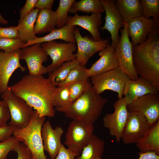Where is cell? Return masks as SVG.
<instances>
[{
  "mask_svg": "<svg viewBox=\"0 0 159 159\" xmlns=\"http://www.w3.org/2000/svg\"><path fill=\"white\" fill-rule=\"evenodd\" d=\"M9 87L13 94L24 99L40 116L54 117L52 101L56 87L48 78L28 74Z\"/></svg>",
  "mask_w": 159,
  "mask_h": 159,
  "instance_id": "cell-1",
  "label": "cell"
},
{
  "mask_svg": "<svg viewBox=\"0 0 159 159\" xmlns=\"http://www.w3.org/2000/svg\"><path fill=\"white\" fill-rule=\"evenodd\" d=\"M132 59L139 77L159 91V24H155L145 42L133 47Z\"/></svg>",
  "mask_w": 159,
  "mask_h": 159,
  "instance_id": "cell-2",
  "label": "cell"
},
{
  "mask_svg": "<svg viewBox=\"0 0 159 159\" xmlns=\"http://www.w3.org/2000/svg\"><path fill=\"white\" fill-rule=\"evenodd\" d=\"M107 102V99L98 94L91 85L68 106L57 111L72 120L93 124L100 115Z\"/></svg>",
  "mask_w": 159,
  "mask_h": 159,
  "instance_id": "cell-3",
  "label": "cell"
},
{
  "mask_svg": "<svg viewBox=\"0 0 159 159\" xmlns=\"http://www.w3.org/2000/svg\"><path fill=\"white\" fill-rule=\"evenodd\" d=\"M46 119V117L40 116L37 112L34 110L29 124L23 128L15 129L13 134L19 142L28 148L33 159H47L41 134L42 127Z\"/></svg>",
  "mask_w": 159,
  "mask_h": 159,
  "instance_id": "cell-4",
  "label": "cell"
},
{
  "mask_svg": "<svg viewBox=\"0 0 159 159\" xmlns=\"http://www.w3.org/2000/svg\"><path fill=\"white\" fill-rule=\"evenodd\" d=\"M1 97L6 103L10 115L8 125L15 129L26 127L32 117L33 108L24 99L13 94L9 86L2 93Z\"/></svg>",
  "mask_w": 159,
  "mask_h": 159,
  "instance_id": "cell-5",
  "label": "cell"
},
{
  "mask_svg": "<svg viewBox=\"0 0 159 159\" xmlns=\"http://www.w3.org/2000/svg\"><path fill=\"white\" fill-rule=\"evenodd\" d=\"M94 130L93 124L72 120L65 134L64 144L68 149L80 155L91 139Z\"/></svg>",
  "mask_w": 159,
  "mask_h": 159,
  "instance_id": "cell-6",
  "label": "cell"
},
{
  "mask_svg": "<svg viewBox=\"0 0 159 159\" xmlns=\"http://www.w3.org/2000/svg\"><path fill=\"white\" fill-rule=\"evenodd\" d=\"M130 79L118 67L91 77L92 85L98 94H100L106 90H111L117 93L118 99L123 97L125 86Z\"/></svg>",
  "mask_w": 159,
  "mask_h": 159,
  "instance_id": "cell-7",
  "label": "cell"
},
{
  "mask_svg": "<svg viewBox=\"0 0 159 159\" xmlns=\"http://www.w3.org/2000/svg\"><path fill=\"white\" fill-rule=\"evenodd\" d=\"M116 47L115 49L118 68L127 75L131 80H135L139 77L135 68L132 59L133 45L129 39L127 31V24L124 22L123 29Z\"/></svg>",
  "mask_w": 159,
  "mask_h": 159,
  "instance_id": "cell-8",
  "label": "cell"
},
{
  "mask_svg": "<svg viewBox=\"0 0 159 159\" xmlns=\"http://www.w3.org/2000/svg\"><path fill=\"white\" fill-rule=\"evenodd\" d=\"M43 49L52 60L51 64L47 66L49 73L60 66L64 63L76 59L75 42H58L52 41L40 44Z\"/></svg>",
  "mask_w": 159,
  "mask_h": 159,
  "instance_id": "cell-9",
  "label": "cell"
},
{
  "mask_svg": "<svg viewBox=\"0 0 159 159\" xmlns=\"http://www.w3.org/2000/svg\"><path fill=\"white\" fill-rule=\"evenodd\" d=\"M124 97L116 101L113 104L114 111L112 113L106 114L103 119V125L108 129L110 134L119 143L128 117L129 112Z\"/></svg>",
  "mask_w": 159,
  "mask_h": 159,
  "instance_id": "cell-10",
  "label": "cell"
},
{
  "mask_svg": "<svg viewBox=\"0 0 159 159\" xmlns=\"http://www.w3.org/2000/svg\"><path fill=\"white\" fill-rule=\"evenodd\" d=\"M74 34L77 42V51L76 54L77 59L80 65L85 66L90 58L95 53L100 52L110 44L108 38L96 41L87 35L82 37L80 29L75 27Z\"/></svg>",
  "mask_w": 159,
  "mask_h": 159,
  "instance_id": "cell-11",
  "label": "cell"
},
{
  "mask_svg": "<svg viewBox=\"0 0 159 159\" xmlns=\"http://www.w3.org/2000/svg\"><path fill=\"white\" fill-rule=\"evenodd\" d=\"M22 49L20 59L25 61L29 74L39 76L48 73L47 67L44 66L43 63L47 60L48 55L40 44H35Z\"/></svg>",
  "mask_w": 159,
  "mask_h": 159,
  "instance_id": "cell-12",
  "label": "cell"
},
{
  "mask_svg": "<svg viewBox=\"0 0 159 159\" xmlns=\"http://www.w3.org/2000/svg\"><path fill=\"white\" fill-rule=\"evenodd\" d=\"M129 112L138 113L146 117L151 125L159 120V95L148 94L127 105Z\"/></svg>",
  "mask_w": 159,
  "mask_h": 159,
  "instance_id": "cell-13",
  "label": "cell"
},
{
  "mask_svg": "<svg viewBox=\"0 0 159 159\" xmlns=\"http://www.w3.org/2000/svg\"><path fill=\"white\" fill-rule=\"evenodd\" d=\"M150 126L144 116L138 113L129 112L121 140L125 144H136L143 137Z\"/></svg>",
  "mask_w": 159,
  "mask_h": 159,
  "instance_id": "cell-14",
  "label": "cell"
},
{
  "mask_svg": "<svg viewBox=\"0 0 159 159\" xmlns=\"http://www.w3.org/2000/svg\"><path fill=\"white\" fill-rule=\"evenodd\" d=\"M115 0H100L104 8L105 22L103 26L99 27L102 30H107L111 35L112 42L111 45L115 48L119 39V32L120 28L124 27V21L117 9Z\"/></svg>",
  "mask_w": 159,
  "mask_h": 159,
  "instance_id": "cell-15",
  "label": "cell"
},
{
  "mask_svg": "<svg viewBox=\"0 0 159 159\" xmlns=\"http://www.w3.org/2000/svg\"><path fill=\"white\" fill-rule=\"evenodd\" d=\"M21 49L7 53L0 50V89L2 93L8 87L9 80L16 69L23 71L26 68L20 63Z\"/></svg>",
  "mask_w": 159,
  "mask_h": 159,
  "instance_id": "cell-16",
  "label": "cell"
},
{
  "mask_svg": "<svg viewBox=\"0 0 159 159\" xmlns=\"http://www.w3.org/2000/svg\"><path fill=\"white\" fill-rule=\"evenodd\" d=\"M127 24L128 35L131 38L133 46L145 42L155 26L153 19L147 18L143 16L133 18Z\"/></svg>",
  "mask_w": 159,
  "mask_h": 159,
  "instance_id": "cell-17",
  "label": "cell"
},
{
  "mask_svg": "<svg viewBox=\"0 0 159 159\" xmlns=\"http://www.w3.org/2000/svg\"><path fill=\"white\" fill-rule=\"evenodd\" d=\"M64 132L63 129L60 127L53 129L49 120L44 122L42 126L41 134L44 149L51 159H54L57 155L62 145L61 139Z\"/></svg>",
  "mask_w": 159,
  "mask_h": 159,
  "instance_id": "cell-18",
  "label": "cell"
},
{
  "mask_svg": "<svg viewBox=\"0 0 159 159\" xmlns=\"http://www.w3.org/2000/svg\"><path fill=\"white\" fill-rule=\"evenodd\" d=\"M102 23L101 14L92 13L88 16L80 15L76 13L73 16L68 15L66 24L81 27L90 33L94 40L97 41L102 39L99 29Z\"/></svg>",
  "mask_w": 159,
  "mask_h": 159,
  "instance_id": "cell-19",
  "label": "cell"
},
{
  "mask_svg": "<svg viewBox=\"0 0 159 159\" xmlns=\"http://www.w3.org/2000/svg\"><path fill=\"white\" fill-rule=\"evenodd\" d=\"M159 94V91L148 81L139 77L130 79L126 83L123 95L127 105L138 98L148 94Z\"/></svg>",
  "mask_w": 159,
  "mask_h": 159,
  "instance_id": "cell-20",
  "label": "cell"
},
{
  "mask_svg": "<svg viewBox=\"0 0 159 159\" xmlns=\"http://www.w3.org/2000/svg\"><path fill=\"white\" fill-rule=\"evenodd\" d=\"M99 55L100 58L87 69L89 78L118 67L115 49L110 44L100 51Z\"/></svg>",
  "mask_w": 159,
  "mask_h": 159,
  "instance_id": "cell-21",
  "label": "cell"
},
{
  "mask_svg": "<svg viewBox=\"0 0 159 159\" xmlns=\"http://www.w3.org/2000/svg\"><path fill=\"white\" fill-rule=\"evenodd\" d=\"M75 28V26L66 24L60 28H55L48 34L42 37H37L34 40L25 43L23 48L35 44H41L57 39L62 40L67 42H75L74 34Z\"/></svg>",
  "mask_w": 159,
  "mask_h": 159,
  "instance_id": "cell-22",
  "label": "cell"
},
{
  "mask_svg": "<svg viewBox=\"0 0 159 159\" xmlns=\"http://www.w3.org/2000/svg\"><path fill=\"white\" fill-rule=\"evenodd\" d=\"M136 145L140 152L154 151L159 155V120L151 125Z\"/></svg>",
  "mask_w": 159,
  "mask_h": 159,
  "instance_id": "cell-23",
  "label": "cell"
},
{
  "mask_svg": "<svg viewBox=\"0 0 159 159\" xmlns=\"http://www.w3.org/2000/svg\"><path fill=\"white\" fill-rule=\"evenodd\" d=\"M57 16L55 11L44 9L39 10L34 24L35 34L50 32L57 26Z\"/></svg>",
  "mask_w": 159,
  "mask_h": 159,
  "instance_id": "cell-24",
  "label": "cell"
},
{
  "mask_svg": "<svg viewBox=\"0 0 159 159\" xmlns=\"http://www.w3.org/2000/svg\"><path fill=\"white\" fill-rule=\"evenodd\" d=\"M115 5L124 21L127 23L133 18L143 16L140 0H117L115 1Z\"/></svg>",
  "mask_w": 159,
  "mask_h": 159,
  "instance_id": "cell-25",
  "label": "cell"
},
{
  "mask_svg": "<svg viewBox=\"0 0 159 159\" xmlns=\"http://www.w3.org/2000/svg\"><path fill=\"white\" fill-rule=\"evenodd\" d=\"M39 11L38 9H34L16 26L19 38L25 43L34 40L37 37L34 26Z\"/></svg>",
  "mask_w": 159,
  "mask_h": 159,
  "instance_id": "cell-26",
  "label": "cell"
},
{
  "mask_svg": "<svg viewBox=\"0 0 159 159\" xmlns=\"http://www.w3.org/2000/svg\"><path fill=\"white\" fill-rule=\"evenodd\" d=\"M104 141L93 135L88 144L84 148L81 155L76 159H102L104 150Z\"/></svg>",
  "mask_w": 159,
  "mask_h": 159,
  "instance_id": "cell-27",
  "label": "cell"
},
{
  "mask_svg": "<svg viewBox=\"0 0 159 159\" xmlns=\"http://www.w3.org/2000/svg\"><path fill=\"white\" fill-rule=\"evenodd\" d=\"M78 11L101 14L105 12V10L100 0H81L73 3L69 13L75 14Z\"/></svg>",
  "mask_w": 159,
  "mask_h": 159,
  "instance_id": "cell-28",
  "label": "cell"
},
{
  "mask_svg": "<svg viewBox=\"0 0 159 159\" xmlns=\"http://www.w3.org/2000/svg\"><path fill=\"white\" fill-rule=\"evenodd\" d=\"M79 64V62L77 59L65 62L49 73L48 78L54 85L58 86L65 80L71 70Z\"/></svg>",
  "mask_w": 159,
  "mask_h": 159,
  "instance_id": "cell-29",
  "label": "cell"
},
{
  "mask_svg": "<svg viewBox=\"0 0 159 159\" xmlns=\"http://www.w3.org/2000/svg\"><path fill=\"white\" fill-rule=\"evenodd\" d=\"M71 103L70 93L68 86L56 87L54 91L52 104L55 110L65 107Z\"/></svg>",
  "mask_w": 159,
  "mask_h": 159,
  "instance_id": "cell-30",
  "label": "cell"
},
{
  "mask_svg": "<svg viewBox=\"0 0 159 159\" xmlns=\"http://www.w3.org/2000/svg\"><path fill=\"white\" fill-rule=\"evenodd\" d=\"M87 69L85 66L80 64L75 67L71 70L65 80L58 86H69L74 83L88 79Z\"/></svg>",
  "mask_w": 159,
  "mask_h": 159,
  "instance_id": "cell-31",
  "label": "cell"
},
{
  "mask_svg": "<svg viewBox=\"0 0 159 159\" xmlns=\"http://www.w3.org/2000/svg\"><path fill=\"white\" fill-rule=\"evenodd\" d=\"M143 16L147 18L153 17L155 24H159V0H141Z\"/></svg>",
  "mask_w": 159,
  "mask_h": 159,
  "instance_id": "cell-32",
  "label": "cell"
},
{
  "mask_svg": "<svg viewBox=\"0 0 159 159\" xmlns=\"http://www.w3.org/2000/svg\"><path fill=\"white\" fill-rule=\"evenodd\" d=\"M75 0H60L57 9L55 11L57 16V28H62L68 21V13Z\"/></svg>",
  "mask_w": 159,
  "mask_h": 159,
  "instance_id": "cell-33",
  "label": "cell"
},
{
  "mask_svg": "<svg viewBox=\"0 0 159 159\" xmlns=\"http://www.w3.org/2000/svg\"><path fill=\"white\" fill-rule=\"evenodd\" d=\"M91 85L88 79L74 83L68 86L70 93L71 103L79 97Z\"/></svg>",
  "mask_w": 159,
  "mask_h": 159,
  "instance_id": "cell-34",
  "label": "cell"
},
{
  "mask_svg": "<svg viewBox=\"0 0 159 159\" xmlns=\"http://www.w3.org/2000/svg\"><path fill=\"white\" fill-rule=\"evenodd\" d=\"M25 44L19 38H0V50L1 49L5 52H11L23 48Z\"/></svg>",
  "mask_w": 159,
  "mask_h": 159,
  "instance_id": "cell-35",
  "label": "cell"
},
{
  "mask_svg": "<svg viewBox=\"0 0 159 159\" xmlns=\"http://www.w3.org/2000/svg\"><path fill=\"white\" fill-rule=\"evenodd\" d=\"M19 142L14 136L0 142V159H7L9 152L14 151Z\"/></svg>",
  "mask_w": 159,
  "mask_h": 159,
  "instance_id": "cell-36",
  "label": "cell"
},
{
  "mask_svg": "<svg viewBox=\"0 0 159 159\" xmlns=\"http://www.w3.org/2000/svg\"><path fill=\"white\" fill-rule=\"evenodd\" d=\"M10 118V115L6 103L2 99L0 100V127L7 125Z\"/></svg>",
  "mask_w": 159,
  "mask_h": 159,
  "instance_id": "cell-37",
  "label": "cell"
},
{
  "mask_svg": "<svg viewBox=\"0 0 159 159\" xmlns=\"http://www.w3.org/2000/svg\"><path fill=\"white\" fill-rule=\"evenodd\" d=\"M14 151L17 153V159H33L32 155L29 149L22 143L19 142Z\"/></svg>",
  "mask_w": 159,
  "mask_h": 159,
  "instance_id": "cell-38",
  "label": "cell"
},
{
  "mask_svg": "<svg viewBox=\"0 0 159 159\" xmlns=\"http://www.w3.org/2000/svg\"><path fill=\"white\" fill-rule=\"evenodd\" d=\"M0 38H19V34L16 26L0 27Z\"/></svg>",
  "mask_w": 159,
  "mask_h": 159,
  "instance_id": "cell-39",
  "label": "cell"
},
{
  "mask_svg": "<svg viewBox=\"0 0 159 159\" xmlns=\"http://www.w3.org/2000/svg\"><path fill=\"white\" fill-rule=\"evenodd\" d=\"M37 0H26L24 6L20 9V18L18 24L20 23L24 18L35 9Z\"/></svg>",
  "mask_w": 159,
  "mask_h": 159,
  "instance_id": "cell-40",
  "label": "cell"
},
{
  "mask_svg": "<svg viewBox=\"0 0 159 159\" xmlns=\"http://www.w3.org/2000/svg\"><path fill=\"white\" fill-rule=\"evenodd\" d=\"M79 155L66 148L62 144L57 155L54 159H74L75 157Z\"/></svg>",
  "mask_w": 159,
  "mask_h": 159,
  "instance_id": "cell-41",
  "label": "cell"
},
{
  "mask_svg": "<svg viewBox=\"0 0 159 159\" xmlns=\"http://www.w3.org/2000/svg\"><path fill=\"white\" fill-rule=\"evenodd\" d=\"M15 129L8 124L0 127V142L4 141L12 136Z\"/></svg>",
  "mask_w": 159,
  "mask_h": 159,
  "instance_id": "cell-42",
  "label": "cell"
},
{
  "mask_svg": "<svg viewBox=\"0 0 159 159\" xmlns=\"http://www.w3.org/2000/svg\"><path fill=\"white\" fill-rule=\"evenodd\" d=\"M54 0H37L35 8L40 10L44 9H52Z\"/></svg>",
  "mask_w": 159,
  "mask_h": 159,
  "instance_id": "cell-43",
  "label": "cell"
},
{
  "mask_svg": "<svg viewBox=\"0 0 159 159\" xmlns=\"http://www.w3.org/2000/svg\"><path fill=\"white\" fill-rule=\"evenodd\" d=\"M139 157L138 159H159V155L154 151H148L138 153Z\"/></svg>",
  "mask_w": 159,
  "mask_h": 159,
  "instance_id": "cell-44",
  "label": "cell"
},
{
  "mask_svg": "<svg viewBox=\"0 0 159 159\" xmlns=\"http://www.w3.org/2000/svg\"><path fill=\"white\" fill-rule=\"evenodd\" d=\"M0 23L3 24H7L8 23V21L4 19L0 13Z\"/></svg>",
  "mask_w": 159,
  "mask_h": 159,
  "instance_id": "cell-45",
  "label": "cell"
},
{
  "mask_svg": "<svg viewBox=\"0 0 159 159\" xmlns=\"http://www.w3.org/2000/svg\"><path fill=\"white\" fill-rule=\"evenodd\" d=\"M1 93H2V92L0 89V95H1Z\"/></svg>",
  "mask_w": 159,
  "mask_h": 159,
  "instance_id": "cell-46",
  "label": "cell"
},
{
  "mask_svg": "<svg viewBox=\"0 0 159 159\" xmlns=\"http://www.w3.org/2000/svg\"></svg>",
  "mask_w": 159,
  "mask_h": 159,
  "instance_id": "cell-47",
  "label": "cell"
}]
</instances>
